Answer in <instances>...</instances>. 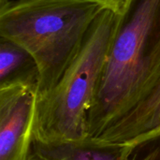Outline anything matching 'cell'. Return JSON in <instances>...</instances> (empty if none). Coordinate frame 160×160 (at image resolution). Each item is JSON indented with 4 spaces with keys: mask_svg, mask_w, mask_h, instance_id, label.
I'll return each instance as SVG.
<instances>
[{
    "mask_svg": "<svg viewBox=\"0 0 160 160\" xmlns=\"http://www.w3.org/2000/svg\"><path fill=\"white\" fill-rule=\"evenodd\" d=\"M87 118L98 142L139 101L160 71V0H126Z\"/></svg>",
    "mask_w": 160,
    "mask_h": 160,
    "instance_id": "1",
    "label": "cell"
},
{
    "mask_svg": "<svg viewBox=\"0 0 160 160\" xmlns=\"http://www.w3.org/2000/svg\"><path fill=\"white\" fill-rule=\"evenodd\" d=\"M105 8L97 0H15L0 7V37L22 45L38 64V98L59 82Z\"/></svg>",
    "mask_w": 160,
    "mask_h": 160,
    "instance_id": "2",
    "label": "cell"
},
{
    "mask_svg": "<svg viewBox=\"0 0 160 160\" xmlns=\"http://www.w3.org/2000/svg\"><path fill=\"white\" fill-rule=\"evenodd\" d=\"M117 12L105 8L93 23L83 45L55 86L37 98L33 141L58 142L87 138L88 112L114 34Z\"/></svg>",
    "mask_w": 160,
    "mask_h": 160,
    "instance_id": "3",
    "label": "cell"
},
{
    "mask_svg": "<svg viewBox=\"0 0 160 160\" xmlns=\"http://www.w3.org/2000/svg\"><path fill=\"white\" fill-rule=\"evenodd\" d=\"M37 88L13 84L0 88V160H28L37 108Z\"/></svg>",
    "mask_w": 160,
    "mask_h": 160,
    "instance_id": "4",
    "label": "cell"
},
{
    "mask_svg": "<svg viewBox=\"0 0 160 160\" xmlns=\"http://www.w3.org/2000/svg\"><path fill=\"white\" fill-rule=\"evenodd\" d=\"M159 130L160 71L136 105L95 142L132 145L159 135Z\"/></svg>",
    "mask_w": 160,
    "mask_h": 160,
    "instance_id": "5",
    "label": "cell"
},
{
    "mask_svg": "<svg viewBox=\"0 0 160 160\" xmlns=\"http://www.w3.org/2000/svg\"><path fill=\"white\" fill-rule=\"evenodd\" d=\"M128 145L98 143L90 140L58 142L33 141L30 156L37 160H125Z\"/></svg>",
    "mask_w": 160,
    "mask_h": 160,
    "instance_id": "6",
    "label": "cell"
},
{
    "mask_svg": "<svg viewBox=\"0 0 160 160\" xmlns=\"http://www.w3.org/2000/svg\"><path fill=\"white\" fill-rule=\"evenodd\" d=\"M39 72L32 54L17 42L0 37V88L24 84L38 85Z\"/></svg>",
    "mask_w": 160,
    "mask_h": 160,
    "instance_id": "7",
    "label": "cell"
},
{
    "mask_svg": "<svg viewBox=\"0 0 160 160\" xmlns=\"http://www.w3.org/2000/svg\"><path fill=\"white\" fill-rule=\"evenodd\" d=\"M125 160H160V135L128 145Z\"/></svg>",
    "mask_w": 160,
    "mask_h": 160,
    "instance_id": "8",
    "label": "cell"
},
{
    "mask_svg": "<svg viewBox=\"0 0 160 160\" xmlns=\"http://www.w3.org/2000/svg\"><path fill=\"white\" fill-rule=\"evenodd\" d=\"M97 1L101 3L106 8H110L115 12H118L122 8L126 0H97Z\"/></svg>",
    "mask_w": 160,
    "mask_h": 160,
    "instance_id": "9",
    "label": "cell"
},
{
    "mask_svg": "<svg viewBox=\"0 0 160 160\" xmlns=\"http://www.w3.org/2000/svg\"><path fill=\"white\" fill-rule=\"evenodd\" d=\"M8 2V0H0V7H2V6H4L5 4H7Z\"/></svg>",
    "mask_w": 160,
    "mask_h": 160,
    "instance_id": "10",
    "label": "cell"
},
{
    "mask_svg": "<svg viewBox=\"0 0 160 160\" xmlns=\"http://www.w3.org/2000/svg\"><path fill=\"white\" fill-rule=\"evenodd\" d=\"M28 160H37V159H36V158H34L33 157H31V156H30V158H29V159Z\"/></svg>",
    "mask_w": 160,
    "mask_h": 160,
    "instance_id": "11",
    "label": "cell"
},
{
    "mask_svg": "<svg viewBox=\"0 0 160 160\" xmlns=\"http://www.w3.org/2000/svg\"><path fill=\"white\" fill-rule=\"evenodd\" d=\"M159 135H160V130H159Z\"/></svg>",
    "mask_w": 160,
    "mask_h": 160,
    "instance_id": "12",
    "label": "cell"
}]
</instances>
